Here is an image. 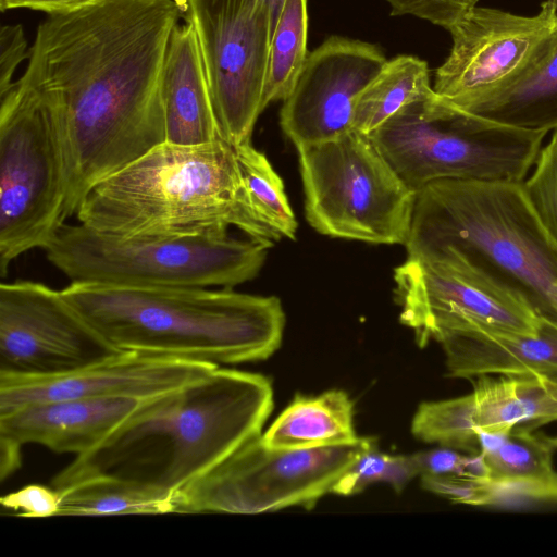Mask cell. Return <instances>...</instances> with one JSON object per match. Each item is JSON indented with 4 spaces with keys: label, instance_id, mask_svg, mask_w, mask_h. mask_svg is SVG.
<instances>
[{
    "label": "cell",
    "instance_id": "1",
    "mask_svg": "<svg viewBox=\"0 0 557 557\" xmlns=\"http://www.w3.org/2000/svg\"><path fill=\"white\" fill-rule=\"evenodd\" d=\"M178 17L175 0H91L39 24L22 77L61 122L65 220L95 185L166 141L162 76Z\"/></svg>",
    "mask_w": 557,
    "mask_h": 557
},
{
    "label": "cell",
    "instance_id": "2",
    "mask_svg": "<svg viewBox=\"0 0 557 557\" xmlns=\"http://www.w3.org/2000/svg\"><path fill=\"white\" fill-rule=\"evenodd\" d=\"M273 409L268 377L216 367L177 389L143 400L96 447L52 480L55 490L108 478L174 496L261 434Z\"/></svg>",
    "mask_w": 557,
    "mask_h": 557
},
{
    "label": "cell",
    "instance_id": "3",
    "mask_svg": "<svg viewBox=\"0 0 557 557\" xmlns=\"http://www.w3.org/2000/svg\"><path fill=\"white\" fill-rule=\"evenodd\" d=\"M61 293L124 352L215 366L259 361L280 348L285 326L277 297L232 288L71 282Z\"/></svg>",
    "mask_w": 557,
    "mask_h": 557
},
{
    "label": "cell",
    "instance_id": "4",
    "mask_svg": "<svg viewBox=\"0 0 557 557\" xmlns=\"http://www.w3.org/2000/svg\"><path fill=\"white\" fill-rule=\"evenodd\" d=\"M75 215L116 237L224 235L235 226L268 247L277 242L257 220L235 147L224 139L159 145L95 185Z\"/></svg>",
    "mask_w": 557,
    "mask_h": 557
},
{
    "label": "cell",
    "instance_id": "5",
    "mask_svg": "<svg viewBox=\"0 0 557 557\" xmlns=\"http://www.w3.org/2000/svg\"><path fill=\"white\" fill-rule=\"evenodd\" d=\"M408 257L456 256L520 293L553 320L557 242L522 182L440 180L416 193Z\"/></svg>",
    "mask_w": 557,
    "mask_h": 557
},
{
    "label": "cell",
    "instance_id": "6",
    "mask_svg": "<svg viewBox=\"0 0 557 557\" xmlns=\"http://www.w3.org/2000/svg\"><path fill=\"white\" fill-rule=\"evenodd\" d=\"M547 133L484 119L433 91L404 107L369 136L417 193L440 180L523 182Z\"/></svg>",
    "mask_w": 557,
    "mask_h": 557
},
{
    "label": "cell",
    "instance_id": "7",
    "mask_svg": "<svg viewBox=\"0 0 557 557\" xmlns=\"http://www.w3.org/2000/svg\"><path fill=\"white\" fill-rule=\"evenodd\" d=\"M268 248L228 234L116 237L63 223L42 250L71 282L232 288L258 275Z\"/></svg>",
    "mask_w": 557,
    "mask_h": 557
},
{
    "label": "cell",
    "instance_id": "8",
    "mask_svg": "<svg viewBox=\"0 0 557 557\" xmlns=\"http://www.w3.org/2000/svg\"><path fill=\"white\" fill-rule=\"evenodd\" d=\"M65 143L58 112L22 76L0 96V275L65 223Z\"/></svg>",
    "mask_w": 557,
    "mask_h": 557
},
{
    "label": "cell",
    "instance_id": "9",
    "mask_svg": "<svg viewBox=\"0 0 557 557\" xmlns=\"http://www.w3.org/2000/svg\"><path fill=\"white\" fill-rule=\"evenodd\" d=\"M305 215L318 233L373 244L406 245L416 191L369 135L351 129L297 146Z\"/></svg>",
    "mask_w": 557,
    "mask_h": 557
},
{
    "label": "cell",
    "instance_id": "10",
    "mask_svg": "<svg viewBox=\"0 0 557 557\" xmlns=\"http://www.w3.org/2000/svg\"><path fill=\"white\" fill-rule=\"evenodd\" d=\"M373 437L314 448L274 449L261 434L245 442L174 495V513H262L293 506L311 509Z\"/></svg>",
    "mask_w": 557,
    "mask_h": 557
},
{
    "label": "cell",
    "instance_id": "11",
    "mask_svg": "<svg viewBox=\"0 0 557 557\" xmlns=\"http://www.w3.org/2000/svg\"><path fill=\"white\" fill-rule=\"evenodd\" d=\"M400 322L424 347L442 333L536 334L543 318L517 290L456 256L408 257L394 271Z\"/></svg>",
    "mask_w": 557,
    "mask_h": 557
},
{
    "label": "cell",
    "instance_id": "12",
    "mask_svg": "<svg viewBox=\"0 0 557 557\" xmlns=\"http://www.w3.org/2000/svg\"><path fill=\"white\" fill-rule=\"evenodd\" d=\"M453 45L435 72L434 91L469 111L540 67L557 46V4L534 15L473 7L448 30Z\"/></svg>",
    "mask_w": 557,
    "mask_h": 557
},
{
    "label": "cell",
    "instance_id": "13",
    "mask_svg": "<svg viewBox=\"0 0 557 557\" xmlns=\"http://www.w3.org/2000/svg\"><path fill=\"white\" fill-rule=\"evenodd\" d=\"M196 33L221 138L250 143L263 111L271 38L260 0H185Z\"/></svg>",
    "mask_w": 557,
    "mask_h": 557
},
{
    "label": "cell",
    "instance_id": "14",
    "mask_svg": "<svg viewBox=\"0 0 557 557\" xmlns=\"http://www.w3.org/2000/svg\"><path fill=\"white\" fill-rule=\"evenodd\" d=\"M124 352L64 298L33 281L0 285V375L52 377Z\"/></svg>",
    "mask_w": 557,
    "mask_h": 557
},
{
    "label": "cell",
    "instance_id": "15",
    "mask_svg": "<svg viewBox=\"0 0 557 557\" xmlns=\"http://www.w3.org/2000/svg\"><path fill=\"white\" fill-rule=\"evenodd\" d=\"M386 61L375 45L327 38L307 55L283 100L284 134L297 147L351 131L357 99Z\"/></svg>",
    "mask_w": 557,
    "mask_h": 557
},
{
    "label": "cell",
    "instance_id": "16",
    "mask_svg": "<svg viewBox=\"0 0 557 557\" xmlns=\"http://www.w3.org/2000/svg\"><path fill=\"white\" fill-rule=\"evenodd\" d=\"M216 367L137 352L115 357L52 377L0 375V416L22 406L65 398L146 400L199 380Z\"/></svg>",
    "mask_w": 557,
    "mask_h": 557
},
{
    "label": "cell",
    "instance_id": "17",
    "mask_svg": "<svg viewBox=\"0 0 557 557\" xmlns=\"http://www.w3.org/2000/svg\"><path fill=\"white\" fill-rule=\"evenodd\" d=\"M133 398H65L0 416V436L82 455L96 447L141 403Z\"/></svg>",
    "mask_w": 557,
    "mask_h": 557
},
{
    "label": "cell",
    "instance_id": "18",
    "mask_svg": "<svg viewBox=\"0 0 557 557\" xmlns=\"http://www.w3.org/2000/svg\"><path fill=\"white\" fill-rule=\"evenodd\" d=\"M435 341L444 350L449 377L557 376V322L549 319L543 318L536 334L466 330L442 333Z\"/></svg>",
    "mask_w": 557,
    "mask_h": 557
},
{
    "label": "cell",
    "instance_id": "19",
    "mask_svg": "<svg viewBox=\"0 0 557 557\" xmlns=\"http://www.w3.org/2000/svg\"><path fill=\"white\" fill-rule=\"evenodd\" d=\"M165 137L169 144L198 146L221 138L193 25L171 36L162 76Z\"/></svg>",
    "mask_w": 557,
    "mask_h": 557
},
{
    "label": "cell",
    "instance_id": "20",
    "mask_svg": "<svg viewBox=\"0 0 557 557\" xmlns=\"http://www.w3.org/2000/svg\"><path fill=\"white\" fill-rule=\"evenodd\" d=\"M478 430L535 429L557 421L552 376L542 374L481 375L472 379Z\"/></svg>",
    "mask_w": 557,
    "mask_h": 557
},
{
    "label": "cell",
    "instance_id": "21",
    "mask_svg": "<svg viewBox=\"0 0 557 557\" xmlns=\"http://www.w3.org/2000/svg\"><path fill=\"white\" fill-rule=\"evenodd\" d=\"M264 444L274 449L314 448L356 442L354 403L341 389L318 396L296 395L267 432Z\"/></svg>",
    "mask_w": 557,
    "mask_h": 557
},
{
    "label": "cell",
    "instance_id": "22",
    "mask_svg": "<svg viewBox=\"0 0 557 557\" xmlns=\"http://www.w3.org/2000/svg\"><path fill=\"white\" fill-rule=\"evenodd\" d=\"M530 425H517L499 448L483 454L490 469L487 480L523 485L534 502L557 503V472L553 456L557 436Z\"/></svg>",
    "mask_w": 557,
    "mask_h": 557
},
{
    "label": "cell",
    "instance_id": "23",
    "mask_svg": "<svg viewBox=\"0 0 557 557\" xmlns=\"http://www.w3.org/2000/svg\"><path fill=\"white\" fill-rule=\"evenodd\" d=\"M467 112L521 129H557V46L535 71Z\"/></svg>",
    "mask_w": 557,
    "mask_h": 557
},
{
    "label": "cell",
    "instance_id": "24",
    "mask_svg": "<svg viewBox=\"0 0 557 557\" xmlns=\"http://www.w3.org/2000/svg\"><path fill=\"white\" fill-rule=\"evenodd\" d=\"M433 91L424 60L413 55L387 60L359 95L352 129L369 135L404 107Z\"/></svg>",
    "mask_w": 557,
    "mask_h": 557
},
{
    "label": "cell",
    "instance_id": "25",
    "mask_svg": "<svg viewBox=\"0 0 557 557\" xmlns=\"http://www.w3.org/2000/svg\"><path fill=\"white\" fill-rule=\"evenodd\" d=\"M57 491L58 516L174 513V496L115 479H87Z\"/></svg>",
    "mask_w": 557,
    "mask_h": 557
},
{
    "label": "cell",
    "instance_id": "26",
    "mask_svg": "<svg viewBox=\"0 0 557 557\" xmlns=\"http://www.w3.org/2000/svg\"><path fill=\"white\" fill-rule=\"evenodd\" d=\"M239 171L257 220L277 240L294 239L297 220L288 202L284 183L268 158L250 143L235 147Z\"/></svg>",
    "mask_w": 557,
    "mask_h": 557
},
{
    "label": "cell",
    "instance_id": "27",
    "mask_svg": "<svg viewBox=\"0 0 557 557\" xmlns=\"http://www.w3.org/2000/svg\"><path fill=\"white\" fill-rule=\"evenodd\" d=\"M307 32V0H286L270 38L263 110L288 95L308 55Z\"/></svg>",
    "mask_w": 557,
    "mask_h": 557
},
{
    "label": "cell",
    "instance_id": "28",
    "mask_svg": "<svg viewBox=\"0 0 557 557\" xmlns=\"http://www.w3.org/2000/svg\"><path fill=\"white\" fill-rule=\"evenodd\" d=\"M472 393L418 407L411 423L413 436L467 454L481 451Z\"/></svg>",
    "mask_w": 557,
    "mask_h": 557
},
{
    "label": "cell",
    "instance_id": "29",
    "mask_svg": "<svg viewBox=\"0 0 557 557\" xmlns=\"http://www.w3.org/2000/svg\"><path fill=\"white\" fill-rule=\"evenodd\" d=\"M420 475L414 454L391 455L377 450V444L364 450L344 472L332 488L337 495H355L368 485L388 483L400 493L408 483Z\"/></svg>",
    "mask_w": 557,
    "mask_h": 557
},
{
    "label": "cell",
    "instance_id": "30",
    "mask_svg": "<svg viewBox=\"0 0 557 557\" xmlns=\"http://www.w3.org/2000/svg\"><path fill=\"white\" fill-rule=\"evenodd\" d=\"M522 184L539 219L557 242V129L542 146L531 175Z\"/></svg>",
    "mask_w": 557,
    "mask_h": 557
},
{
    "label": "cell",
    "instance_id": "31",
    "mask_svg": "<svg viewBox=\"0 0 557 557\" xmlns=\"http://www.w3.org/2000/svg\"><path fill=\"white\" fill-rule=\"evenodd\" d=\"M392 15H408L449 30L478 0H384Z\"/></svg>",
    "mask_w": 557,
    "mask_h": 557
},
{
    "label": "cell",
    "instance_id": "32",
    "mask_svg": "<svg viewBox=\"0 0 557 557\" xmlns=\"http://www.w3.org/2000/svg\"><path fill=\"white\" fill-rule=\"evenodd\" d=\"M0 503L24 517H52L58 516L60 495L55 488L32 484L2 496Z\"/></svg>",
    "mask_w": 557,
    "mask_h": 557
},
{
    "label": "cell",
    "instance_id": "33",
    "mask_svg": "<svg viewBox=\"0 0 557 557\" xmlns=\"http://www.w3.org/2000/svg\"><path fill=\"white\" fill-rule=\"evenodd\" d=\"M26 58L27 40L21 25H3L0 29V96L8 92L14 82L13 75L17 66Z\"/></svg>",
    "mask_w": 557,
    "mask_h": 557
},
{
    "label": "cell",
    "instance_id": "34",
    "mask_svg": "<svg viewBox=\"0 0 557 557\" xmlns=\"http://www.w3.org/2000/svg\"><path fill=\"white\" fill-rule=\"evenodd\" d=\"M420 475H462L468 478L470 454L463 455L458 450L440 447L414 454Z\"/></svg>",
    "mask_w": 557,
    "mask_h": 557
},
{
    "label": "cell",
    "instance_id": "35",
    "mask_svg": "<svg viewBox=\"0 0 557 557\" xmlns=\"http://www.w3.org/2000/svg\"><path fill=\"white\" fill-rule=\"evenodd\" d=\"M89 1L91 0H0V9H29L52 15L71 11Z\"/></svg>",
    "mask_w": 557,
    "mask_h": 557
},
{
    "label": "cell",
    "instance_id": "36",
    "mask_svg": "<svg viewBox=\"0 0 557 557\" xmlns=\"http://www.w3.org/2000/svg\"><path fill=\"white\" fill-rule=\"evenodd\" d=\"M21 446L14 441L0 436V479L16 471L21 465Z\"/></svg>",
    "mask_w": 557,
    "mask_h": 557
},
{
    "label": "cell",
    "instance_id": "37",
    "mask_svg": "<svg viewBox=\"0 0 557 557\" xmlns=\"http://www.w3.org/2000/svg\"><path fill=\"white\" fill-rule=\"evenodd\" d=\"M268 13L271 35L286 0H260Z\"/></svg>",
    "mask_w": 557,
    "mask_h": 557
},
{
    "label": "cell",
    "instance_id": "38",
    "mask_svg": "<svg viewBox=\"0 0 557 557\" xmlns=\"http://www.w3.org/2000/svg\"><path fill=\"white\" fill-rule=\"evenodd\" d=\"M553 320L557 322V295L553 304Z\"/></svg>",
    "mask_w": 557,
    "mask_h": 557
},
{
    "label": "cell",
    "instance_id": "39",
    "mask_svg": "<svg viewBox=\"0 0 557 557\" xmlns=\"http://www.w3.org/2000/svg\"><path fill=\"white\" fill-rule=\"evenodd\" d=\"M552 385H553L555 396L557 397V376H552Z\"/></svg>",
    "mask_w": 557,
    "mask_h": 557
},
{
    "label": "cell",
    "instance_id": "40",
    "mask_svg": "<svg viewBox=\"0 0 557 557\" xmlns=\"http://www.w3.org/2000/svg\"><path fill=\"white\" fill-rule=\"evenodd\" d=\"M549 1H552V2H554V3H556V4H557V0H549Z\"/></svg>",
    "mask_w": 557,
    "mask_h": 557
}]
</instances>
